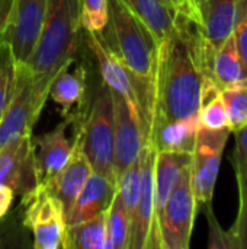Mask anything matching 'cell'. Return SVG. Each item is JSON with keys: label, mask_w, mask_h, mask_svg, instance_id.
<instances>
[{"label": "cell", "mask_w": 247, "mask_h": 249, "mask_svg": "<svg viewBox=\"0 0 247 249\" xmlns=\"http://www.w3.org/2000/svg\"><path fill=\"white\" fill-rule=\"evenodd\" d=\"M15 200V193L7 185L0 184V219L7 214Z\"/></svg>", "instance_id": "d6a6232c"}, {"label": "cell", "mask_w": 247, "mask_h": 249, "mask_svg": "<svg viewBox=\"0 0 247 249\" xmlns=\"http://www.w3.org/2000/svg\"><path fill=\"white\" fill-rule=\"evenodd\" d=\"M116 191L132 217L140 194V158L116 178Z\"/></svg>", "instance_id": "4316f807"}, {"label": "cell", "mask_w": 247, "mask_h": 249, "mask_svg": "<svg viewBox=\"0 0 247 249\" xmlns=\"http://www.w3.org/2000/svg\"><path fill=\"white\" fill-rule=\"evenodd\" d=\"M82 31L79 0H48L42 29L25 64L36 79L51 85L57 71L74 61Z\"/></svg>", "instance_id": "3957f363"}, {"label": "cell", "mask_w": 247, "mask_h": 249, "mask_svg": "<svg viewBox=\"0 0 247 249\" xmlns=\"http://www.w3.org/2000/svg\"><path fill=\"white\" fill-rule=\"evenodd\" d=\"M215 51L195 22L178 15L175 29L159 44L150 127L198 120L204 82L214 80Z\"/></svg>", "instance_id": "6da1fadb"}, {"label": "cell", "mask_w": 247, "mask_h": 249, "mask_svg": "<svg viewBox=\"0 0 247 249\" xmlns=\"http://www.w3.org/2000/svg\"><path fill=\"white\" fill-rule=\"evenodd\" d=\"M17 63L6 41L0 42V117L6 111L16 85Z\"/></svg>", "instance_id": "cb8c5ba5"}, {"label": "cell", "mask_w": 247, "mask_h": 249, "mask_svg": "<svg viewBox=\"0 0 247 249\" xmlns=\"http://www.w3.org/2000/svg\"><path fill=\"white\" fill-rule=\"evenodd\" d=\"M233 35L237 50L247 66V0H236V18Z\"/></svg>", "instance_id": "f546056e"}, {"label": "cell", "mask_w": 247, "mask_h": 249, "mask_svg": "<svg viewBox=\"0 0 247 249\" xmlns=\"http://www.w3.org/2000/svg\"><path fill=\"white\" fill-rule=\"evenodd\" d=\"M84 39L89 45V50L95 55L98 61V67L100 71L102 82L111 88V90L118 92L122 95L138 112L141 123L144 124L147 133L148 128L143 120L141 111H140V102H138V92L135 86V79L130 73V70L122 64V61L105 45V42L100 39L98 34L86 32L84 31Z\"/></svg>", "instance_id": "4fadbf2b"}, {"label": "cell", "mask_w": 247, "mask_h": 249, "mask_svg": "<svg viewBox=\"0 0 247 249\" xmlns=\"http://www.w3.org/2000/svg\"><path fill=\"white\" fill-rule=\"evenodd\" d=\"M205 216H207V220H208V226H210V233H208V248L210 249H234V244H233V239H231V235L230 232L224 231L214 212H213V207H211V203L210 204H205Z\"/></svg>", "instance_id": "f1b7e54d"}, {"label": "cell", "mask_w": 247, "mask_h": 249, "mask_svg": "<svg viewBox=\"0 0 247 249\" xmlns=\"http://www.w3.org/2000/svg\"><path fill=\"white\" fill-rule=\"evenodd\" d=\"M154 155L147 142L140 155V194L132 216L130 249H162L154 217Z\"/></svg>", "instance_id": "52a82bcc"}, {"label": "cell", "mask_w": 247, "mask_h": 249, "mask_svg": "<svg viewBox=\"0 0 247 249\" xmlns=\"http://www.w3.org/2000/svg\"><path fill=\"white\" fill-rule=\"evenodd\" d=\"M115 194L116 182L92 171L66 217V226L80 223L106 213Z\"/></svg>", "instance_id": "9a60e30c"}, {"label": "cell", "mask_w": 247, "mask_h": 249, "mask_svg": "<svg viewBox=\"0 0 247 249\" xmlns=\"http://www.w3.org/2000/svg\"><path fill=\"white\" fill-rule=\"evenodd\" d=\"M239 213L233 228L229 231L234 249H247V191L239 193Z\"/></svg>", "instance_id": "4dcf8cb0"}, {"label": "cell", "mask_w": 247, "mask_h": 249, "mask_svg": "<svg viewBox=\"0 0 247 249\" xmlns=\"http://www.w3.org/2000/svg\"><path fill=\"white\" fill-rule=\"evenodd\" d=\"M0 42H1V35H0Z\"/></svg>", "instance_id": "e575fe53"}, {"label": "cell", "mask_w": 247, "mask_h": 249, "mask_svg": "<svg viewBox=\"0 0 247 249\" xmlns=\"http://www.w3.org/2000/svg\"><path fill=\"white\" fill-rule=\"evenodd\" d=\"M0 184L20 196L23 204L38 188L32 131L20 134L0 149Z\"/></svg>", "instance_id": "9c48e42d"}, {"label": "cell", "mask_w": 247, "mask_h": 249, "mask_svg": "<svg viewBox=\"0 0 247 249\" xmlns=\"http://www.w3.org/2000/svg\"><path fill=\"white\" fill-rule=\"evenodd\" d=\"M115 130V174L116 178L134 163L148 142V133L137 109L118 92L112 90Z\"/></svg>", "instance_id": "8fae6325"}, {"label": "cell", "mask_w": 247, "mask_h": 249, "mask_svg": "<svg viewBox=\"0 0 247 249\" xmlns=\"http://www.w3.org/2000/svg\"><path fill=\"white\" fill-rule=\"evenodd\" d=\"M132 233V217L124 206L118 191L106 212V244L105 249H130Z\"/></svg>", "instance_id": "603a6c76"}, {"label": "cell", "mask_w": 247, "mask_h": 249, "mask_svg": "<svg viewBox=\"0 0 247 249\" xmlns=\"http://www.w3.org/2000/svg\"><path fill=\"white\" fill-rule=\"evenodd\" d=\"M106 244V213L93 219L68 225L64 232V249H105Z\"/></svg>", "instance_id": "7402d4cb"}, {"label": "cell", "mask_w": 247, "mask_h": 249, "mask_svg": "<svg viewBox=\"0 0 247 249\" xmlns=\"http://www.w3.org/2000/svg\"><path fill=\"white\" fill-rule=\"evenodd\" d=\"M231 133L229 127L210 130L201 125L197 131L191 153V185L198 206L213 201L223 153Z\"/></svg>", "instance_id": "5b68a950"}, {"label": "cell", "mask_w": 247, "mask_h": 249, "mask_svg": "<svg viewBox=\"0 0 247 249\" xmlns=\"http://www.w3.org/2000/svg\"><path fill=\"white\" fill-rule=\"evenodd\" d=\"M98 35L135 79L140 111L150 127L159 42L124 0H109L108 22Z\"/></svg>", "instance_id": "7a4b0ae2"}, {"label": "cell", "mask_w": 247, "mask_h": 249, "mask_svg": "<svg viewBox=\"0 0 247 249\" xmlns=\"http://www.w3.org/2000/svg\"><path fill=\"white\" fill-rule=\"evenodd\" d=\"M160 44L176 26L178 15L162 0H124Z\"/></svg>", "instance_id": "44dd1931"}, {"label": "cell", "mask_w": 247, "mask_h": 249, "mask_svg": "<svg viewBox=\"0 0 247 249\" xmlns=\"http://www.w3.org/2000/svg\"><path fill=\"white\" fill-rule=\"evenodd\" d=\"M73 121L74 114L66 117L54 130L32 137L35 146L38 187L48 185L68 162L73 153V142L66 137V130Z\"/></svg>", "instance_id": "7c38bea8"}, {"label": "cell", "mask_w": 247, "mask_h": 249, "mask_svg": "<svg viewBox=\"0 0 247 249\" xmlns=\"http://www.w3.org/2000/svg\"><path fill=\"white\" fill-rule=\"evenodd\" d=\"M48 0H12L7 25L1 35L17 64L32 53L42 29Z\"/></svg>", "instance_id": "30bf717a"}, {"label": "cell", "mask_w": 247, "mask_h": 249, "mask_svg": "<svg viewBox=\"0 0 247 249\" xmlns=\"http://www.w3.org/2000/svg\"><path fill=\"white\" fill-rule=\"evenodd\" d=\"M25 204L28 207L23 225L33 235V248H61L66 232V216L60 201L48 190L38 187Z\"/></svg>", "instance_id": "ba28073f"}, {"label": "cell", "mask_w": 247, "mask_h": 249, "mask_svg": "<svg viewBox=\"0 0 247 249\" xmlns=\"http://www.w3.org/2000/svg\"><path fill=\"white\" fill-rule=\"evenodd\" d=\"M191 166V153L186 152H156L154 155V217L157 219L179 184L183 172ZM159 232V231H157Z\"/></svg>", "instance_id": "e0dca14e"}, {"label": "cell", "mask_w": 247, "mask_h": 249, "mask_svg": "<svg viewBox=\"0 0 247 249\" xmlns=\"http://www.w3.org/2000/svg\"><path fill=\"white\" fill-rule=\"evenodd\" d=\"M198 128V120H181L154 124L148 131V143L154 152L192 153Z\"/></svg>", "instance_id": "d6986e66"}, {"label": "cell", "mask_w": 247, "mask_h": 249, "mask_svg": "<svg viewBox=\"0 0 247 249\" xmlns=\"http://www.w3.org/2000/svg\"><path fill=\"white\" fill-rule=\"evenodd\" d=\"M79 123L76 133L80 137L83 152L92 166V171L116 182L115 174V130H114V99L112 90L103 82L96 89L92 105L80 117L74 114Z\"/></svg>", "instance_id": "277c9868"}, {"label": "cell", "mask_w": 247, "mask_h": 249, "mask_svg": "<svg viewBox=\"0 0 247 249\" xmlns=\"http://www.w3.org/2000/svg\"><path fill=\"white\" fill-rule=\"evenodd\" d=\"M90 174H92V166L83 152L80 137L76 133L73 139V153L68 162L60 171V174L48 185L44 187L60 201L66 217L70 209L73 207L83 185L86 184L87 178L90 177Z\"/></svg>", "instance_id": "5bb4252c"}, {"label": "cell", "mask_w": 247, "mask_h": 249, "mask_svg": "<svg viewBox=\"0 0 247 249\" xmlns=\"http://www.w3.org/2000/svg\"><path fill=\"white\" fill-rule=\"evenodd\" d=\"M197 209L198 204L191 185L189 166L183 172L179 184L172 191L157 219L162 249L189 248Z\"/></svg>", "instance_id": "8992f818"}, {"label": "cell", "mask_w": 247, "mask_h": 249, "mask_svg": "<svg viewBox=\"0 0 247 249\" xmlns=\"http://www.w3.org/2000/svg\"><path fill=\"white\" fill-rule=\"evenodd\" d=\"M82 29L92 34H100L108 22L109 0H79Z\"/></svg>", "instance_id": "484cf974"}, {"label": "cell", "mask_w": 247, "mask_h": 249, "mask_svg": "<svg viewBox=\"0 0 247 249\" xmlns=\"http://www.w3.org/2000/svg\"><path fill=\"white\" fill-rule=\"evenodd\" d=\"M73 63L64 64L57 71L48 90V98L61 107V115L64 118L73 114L76 105L82 108L86 96V70L83 66H76L71 70Z\"/></svg>", "instance_id": "ac0fdd59"}, {"label": "cell", "mask_w": 247, "mask_h": 249, "mask_svg": "<svg viewBox=\"0 0 247 249\" xmlns=\"http://www.w3.org/2000/svg\"><path fill=\"white\" fill-rule=\"evenodd\" d=\"M10 7H12V0H0V35H3L4 28L7 25Z\"/></svg>", "instance_id": "836d02e7"}, {"label": "cell", "mask_w": 247, "mask_h": 249, "mask_svg": "<svg viewBox=\"0 0 247 249\" xmlns=\"http://www.w3.org/2000/svg\"><path fill=\"white\" fill-rule=\"evenodd\" d=\"M236 139L234 147V171L237 177L239 193L247 191V125L233 131Z\"/></svg>", "instance_id": "83f0119b"}, {"label": "cell", "mask_w": 247, "mask_h": 249, "mask_svg": "<svg viewBox=\"0 0 247 249\" xmlns=\"http://www.w3.org/2000/svg\"><path fill=\"white\" fill-rule=\"evenodd\" d=\"M213 76L220 90L247 86V66L237 50L233 34L217 48L214 54Z\"/></svg>", "instance_id": "ffe728a7"}, {"label": "cell", "mask_w": 247, "mask_h": 249, "mask_svg": "<svg viewBox=\"0 0 247 249\" xmlns=\"http://www.w3.org/2000/svg\"><path fill=\"white\" fill-rule=\"evenodd\" d=\"M176 15H181L198 25V10L195 0H162Z\"/></svg>", "instance_id": "1f68e13d"}, {"label": "cell", "mask_w": 247, "mask_h": 249, "mask_svg": "<svg viewBox=\"0 0 247 249\" xmlns=\"http://www.w3.org/2000/svg\"><path fill=\"white\" fill-rule=\"evenodd\" d=\"M198 26L205 39L217 50L231 34L236 18V0H195Z\"/></svg>", "instance_id": "2e32d148"}, {"label": "cell", "mask_w": 247, "mask_h": 249, "mask_svg": "<svg viewBox=\"0 0 247 249\" xmlns=\"http://www.w3.org/2000/svg\"><path fill=\"white\" fill-rule=\"evenodd\" d=\"M221 98L229 117V127L236 131L247 125V86L221 90Z\"/></svg>", "instance_id": "d4e9b609"}]
</instances>
